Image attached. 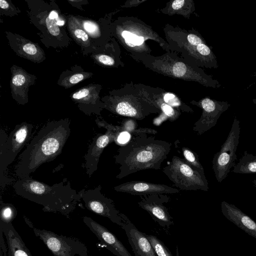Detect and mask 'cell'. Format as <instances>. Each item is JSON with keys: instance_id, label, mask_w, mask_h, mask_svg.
Masks as SVG:
<instances>
[{"instance_id": "8d00e7d4", "label": "cell", "mask_w": 256, "mask_h": 256, "mask_svg": "<svg viewBox=\"0 0 256 256\" xmlns=\"http://www.w3.org/2000/svg\"><path fill=\"white\" fill-rule=\"evenodd\" d=\"M185 2L184 0H175L172 2V7L174 10H179L184 6Z\"/></svg>"}, {"instance_id": "277c9868", "label": "cell", "mask_w": 256, "mask_h": 256, "mask_svg": "<svg viewBox=\"0 0 256 256\" xmlns=\"http://www.w3.org/2000/svg\"><path fill=\"white\" fill-rule=\"evenodd\" d=\"M33 125L22 122L16 126L9 136L0 130V186L1 190L13 180L6 174L8 166L13 162L16 156L31 138Z\"/></svg>"}, {"instance_id": "d4e9b609", "label": "cell", "mask_w": 256, "mask_h": 256, "mask_svg": "<svg viewBox=\"0 0 256 256\" xmlns=\"http://www.w3.org/2000/svg\"><path fill=\"white\" fill-rule=\"evenodd\" d=\"M158 256H172L164 244L156 236L146 234Z\"/></svg>"}, {"instance_id": "74e56055", "label": "cell", "mask_w": 256, "mask_h": 256, "mask_svg": "<svg viewBox=\"0 0 256 256\" xmlns=\"http://www.w3.org/2000/svg\"><path fill=\"white\" fill-rule=\"evenodd\" d=\"M0 8L6 12L10 11L12 8L9 3L5 0H0Z\"/></svg>"}, {"instance_id": "f35d334b", "label": "cell", "mask_w": 256, "mask_h": 256, "mask_svg": "<svg viewBox=\"0 0 256 256\" xmlns=\"http://www.w3.org/2000/svg\"><path fill=\"white\" fill-rule=\"evenodd\" d=\"M252 182L254 184V186L256 188V179L254 180Z\"/></svg>"}, {"instance_id": "6da1fadb", "label": "cell", "mask_w": 256, "mask_h": 256, "mask_svg": "<svg viewBox=\"0 0 256 256\" xmlns=\"http://www.w3.org/2000/svg\"><path fill=\"white\" fill-rule=\"evenodd\" d=\"M68 118L47 123L21 154L14 170L19 178L30 176L42 164L52 161L62 152L70 135Z\"/></svg>"}, {"instance_id": "2e32d148", "label": "cell", "mask_w": 256, "mask_h": 256, "mask_svg": "<svg viewBox=\"0 0 256 256\" xmlns=\"http://www.w3.org/2000/svg\"><path fill=\"white\" fill-rule=\"evenodd\" d=\"M122 228L126 232L135 256H156L146 234L140 232L128 217Z\"/></svg>"}, {"instance_id": "cb8c5ba5", "label": "cell", "mask_w": 256, "mask_h": 256, "mask_svg": "<svg viewBox=\"0 0 256 256\" xmlns=\"http://www.w3.org/2000/svg\"><path fill=\"white\" fill-rule=\"evenodd\" d=\"M17 215V210L15 206L10 203L0 201V223L10 224Z\"/></svg>"}, {"instance_id": "ac0fdd59", "label": "cell", "mask_w": 256, "mask_h": 256, "mask_svg": "<svg viewBox=\"0 0 256 256\" xmlns=\"http://www.w3.org/2000/svg\"><path fill=\"white\" fill-rule=\"evenodd\" d=\"M12 76L10 81L13 98L20 104H24L28 101L27 90L32 84L35 78L28 74L21 68H12Z\"/></svg>"}, {"instance_id": "9a60e30c", "label": "cell", "mask_w": 256, "mask_h": 256, "mask_svg": "<svg viewBox=\"0 0 256 256\" xmlns=\"http://www.w3.org/2000/svg\"><path fill=\"white\" fill-rule=\"evenodd\" d=\"M96 85H90L74 92L71 98L86 114H94L100 116L104 104L100 101Z\"/></svg>"}, {"instance_id": "7a4b0ae2", "label": "cell", "mask_w": 256, "mask_h": 256, "mask_svg": "<svg viewBox=\"0 0 256 256\" xmlns=\"http://www.w3.org/2000/svg\"><path fill=\"white\" fill-rule=\"evenodd\" d=\"M171 146L170 142L148 136L146 134L132 136L120 146L114 157L115 163L120 166L116 178L120 180L140 170L160 169Z\"/></svg>"}, {"instance_id": "7c38bea8", "label": "cell", "mask_w": 256, "mask_h": 256, "mask_svg": "<svg viewBox=\"0 0 256 256\" xmlns=\"http://www.w3.org/2000/svg\"><path fill=\"white\" fill-rule=\"evenodd\" d=\"M170 198L166 194H156L140 196L138 206L146 211L160 226L170 228L174 221L164 204L168 202Z\"/></svg>"}, {"instance_id": "d590c367", "label": "cell", "mask_w": 256, "mask_h": 256, "mask_svg": "<svg viewBox=\"0 0 256 256\" xmlns=\"http://www.w3.org/2000/svg\"><path fill=\"white\" fill-rule=\"evenodd\" d=\"M144 40V37L137 36L135 38L126 41L127 44H130L134 46H140L143 44Z\"/></svg>"}, {"instance_id": "3957f363", "label": "cell", "mask_w": 256, "mask_h": 256, "mask_svg": "<svg viewBox=\"0 0 256 256\" xmlns=\"http://www.w3.org/2000/svg\"><path fill=\"white\" fill-rule=\"evenodd\" d=\"M13 188L18 195L40 204L45 212L59 213L68 218L82 200L81 190L72 188L66 178L50 186L28 176L19 178Z\"/></svg>"}, {"instance_id": "9c48e42d", "label": "cell", "mask_w": 256, "mask_h": 256, "mask_svg": "<svg viewBox=\"0 0 256 256\" xmlns=\"http://www.w3.org/2000/svg\"><path fill=\"white\" fill-rule=\"evenodd\" d=\"M101 190L102 186L98 185L93 189L81 190L82 200L85 207L96 214L108 218L122 228L127 216L116 208L114 201L105 196Z\"/></svg>"}, {"instance_id": "44dd1931", "label": "cell", "mask_w": 256, "mask_h": 256, "mask_svg": "<svg viewBox=\"0 0 256 256\" xmlns=\"http://www.w3.org/2000/svg\"><path fill=\"white\" fill-rule=\"evenodd\" d=\"M96 122L99 128H104L118 133H128L134 136L141 134H154L158 133L154 129L148 128H138L136 122L132 120H126L120 126H114L108 123L103 120L96 118Z\"/></svg>"}, {"instance_id": "f546056e", "label": "cell", "mask_w": 256, "mask_h": 256, "mask_svg": "<svg viewBox=\"0 0 256 256\" xmlns=\"http://www.w3.org/2000/svg\"><path fill=\"white\" fill-rule=\"evenodd\" d=\"M163 100L164 102L172 108L174 107L176 108H180L184 112H192L190 108L187 106L182 104L176 96L171 93L166 94L164 96Z\"/></svg>"}, {"instance_id": "836d02e7", "label": "cell", "mask_w": 256, "mask_h": 256, "mask_svg": "<svg viewBox=\"0 0 256 256\" xmlns=\"http://www.w3.org/2000/svg\"><path fill=\"white\" fill-rule=\"evenodd\" d=\"M188 42L192 46H198L203 42L202 39L198 36L194 34H190L187 36Z\"/></svg>"}, {"instance_id": "e575fe53", "label": "cell", "mask_w": 256, "mask_h": 256, "mask_svg": "<svg viewBox=\"0 0 256 256\" xmlns=\"http://www.w3.org/2000/svg\"><path fill=\"white\" fill-rule=\"evenodd\" d=\"M0 247L3 253V256H8V248L4 241L3 231L1 229H0Z\"/></svg>"}, {"instance_id": "ba28073f", "label": "cell", "mask_w": 256, "mask_h": 256, "mask_svg": "<svg viewBox=\"0 0 256 256\" xmlns=\"http://www.w3.org/2000/svg\"><path fill=\"white\" fill-rule=\"evenodd\" d=\"M32 228L36 236L44 242L54 256H89L86 244L78 239L44 229L34 226Z\"/></svg>"}, {"instance_id": "1f68e13d", "label": "cell", "mask_w": 256, "mask_h": 256, "mask_svg": "<svg viewBox=\"0 0 256 256\" xmlns=\"http://www.w3.org/2000/svg\"><path fill=\"white\" fill-rule=\"evenodd\" d=\"M188 68L185 64L182 62L176 63L172 66L173 74L178 78L186 76L188 72Z\"/></svg>"}, {"instance_id": "484cf974", "label": "cell", "mask_w": 256, "mask_h": 256, "mask_svg": "<svg viewBox=\"0 0 256 256\" xmlns=\"http://www.w3.org/2000/svg\"><path fill=\"white\" fill-rule=\"evenodd\" d=\"M92 74V73L86 72L74 74L64 78L59 84L65 88H70L80 82L90 77Z\"/></svg>"}, {"instance_id": "4316f807", "label": "cell", "mask_w": 256, "mask_h": 256, "mask_svg": "<svg viewBox=\"0 0 256 256\" xmlns=\"http://www.w3.org/2000/svg\"><path fill=\"white\" fill-rule=\"evenodd\" d=\"M154 102L160 110L162 111L163 114L166 116V118L168 119L170 122H173L178 118L180 114V112L164 102L163 100H154Z\"/></svg>"}, {"instance_id": "52a82bcc", "label": "cell", "mask_w": 256, "mask_h": 256, "mask_svg": "<svg viewBox=\"0 0 256 256\" xmlns=\"http://www.w3.org/2000/svg\"><path fill=\"white\" fill-rule=\"evenodd\" d=\"M240 132V122L234 117L226 140L220 150L214 154L212 160V170L218 182H221L226 178L231 168L236 164Z\"/></svg>"}, {"instance_id": "8992f818", "label": "cell", "mask_w": 256, "mask_h": 256, "mask_svg": "<svg viewBox=\"0 0 256 256\" xmlns=\"http://www.w3.org/2000/svg\"><path fill=\"white\" fill-rule=\"evenodd\" d=\"M104 108L122 116L142 120L152 114L158 113L160 109L151 99L140 96H115L102 100Z\"/></svg>"}, {"instance_id": "4fadbf2b", "label": "cell", "mask_w": 256, "mask_h": 256, "mask_svg": "<svg viewBox=\"0 0 256 256\" xmlns=\"http://www.w3.org/2000/svg\"><path fill=\"white\" fill-rule=\"evenodd\" d=\"M83 222L106 248L116 256H132L122 242L106 228L90 217H83Z\"/></svg>"}, {"instance_id": "5bb4252c", "label": "cell", "mask_w": 256, "mask_h": 256, "mask_svg": "<svg viewBox=\"0 0 256 256\" xmlns=\"http://www.w3.org/2000/svg\"><path fill=\"white\" fill-rule=\"evenodd\" d=\"M115 191L136 196H148L156 194H174L180 192L178 188L163 184L144 181H130L114 188Z\"/></svg>"}, {"instance_id": "83f0119b", "label": "cell", "mask_w": 256, "mask_h": 256, "mask_svg": "<svg viewBox=\"0 0 256 256\" xmlns=\"http://www.w3.org/2000/svg\"><path fill=\"white\" fill-rule=\"evenodd\" d=\"M184 160L190 164L201 170L204 171V168L200 164L198 154L186 146L182 148Z\"/></svg>"}, {"instance_id": "5b68a950", "label": "cell", "mask_w": 256, "mask_h": 256, "mask_svg": "<svg viewBox=\"0 0 256 256\" xmlns=\"http://www.w3.org/2000/svg\"><path fill=\"white\" fill-rule=\"evenodd\" d=\"M162 172L174 186L182 190H208L204 171L192 166L184 158L174 156Z\"/></svg>"}, {"instance_id": "d6a6232c", "label": "cell", "mask_w": 256, "mask_h": 256, "mask_svg": "<svg viewBox=\"0 0 256 256\" xmlns=\"http://www.w3.org/2000/svg\"><path fill=\"white\" fill-rule=\"evenodd\" d=\"M96 60L101 64L106 66H113L114 60L113 58L106 54H98L94 56Z\"/></svg>"}, {"instance_id": "ab89813d", "label": "cell", "mask_w": 256, "mask_h": 256, "mask_svg": "<svg viewBox=\"0 0 256 256\" xmlns=\"http://www.w3.org/2000/svg\"><path fill=\"white\" fill-rule=\"evenodd\" d=\"M0 256H3V253L1 250H0Z\"/></svg>"}, {"instance_id": "7402d4cb", "label": "cell", "mask_w": 256, "mask_h": 256, "mask_svg": "<svg viewBox=\"0 0 256 256\" xmlns=\"http://www.w3.org/2000/svg\"><path fill=\"white\" fill-rule=\"evenodd\" d=\"M232 172L240 174H256V156L245 150L238 162L234 166Z\"/></svg>"}, {"instance_id": "4dcf8cb0", "label": "cell", "mask_w": 256, "mask_h": 256, "mask_svg": "<svg viewBox=\"0 0 256 256\" xmlns=\"http://www.w3.org/2000/svg\"><path fill=\"white\" fill-rule=\"evenodd\" d=\"M80 24L88 35L92 38H96L100 36V30L99 26L98 24L94 21L82 20Z\"/></svg>"}, {"instance_id": "e0dca14e", "label": "cell", "mask_w": 256, "mask_h": 256, "mask_svg": "<svg viewBox=\"0 0 256 256\" xmlns=\"http://www.w3.org/2000/svg\"><path fill=\"white\" fill-rule=\"evenodd\" d=\"M221 210L223 215L228 220L256 238V222L248 215L234 204L226 201L222 202Z\"/></svg>"}, {"instance_id": "8fae6325", "label": "cell", "mask_w": 256, "mask_h": 256, "mask_svg": "<svg viewBox=\"0 0 256 256\" xmlns=\"http://www.w3.org/2000/svg\"><path fill=\"white\" fill-rule=\"evenodd\" d=\"M120 133L106 130L104 134H98L93 138L84 156L86 172L90 178L98 169L100 156L104 148L110 143H117Z\"/></svg>"}, {"instance_id": "f1b7e54d", "label": "cell", "mask_w": 256, "mask_h": 256, "mask_svg": "<svg viewBox=\"0 0 256 256\" xmlns=\"http://www.w3.org/2000/svg\"><path fill=\"white\" fill-rule=\"evenodd\" d=\"M58 14L55 10L52 11L46 20V24L49 32L54 36L60 34V30L57 24Z\"/></svg>"}, {"instance_id": "603a6c76", "label": "cell", "mask_w": 256, "mask_h": 256, "mask_svg": "<svg viewBox=\"0 0 256 256\" xmlns=\"http://www.w3.org/2000/svg\"><path fill=\"white\" fill-rule=\"evenodd\" d=\"M68 27L72 36L78 42L84 46H87L90 44L89 36L82 28L78 20L70 16Z\"/></svg>"}, {"instance_id": "30bf717a", "label": "cell", "mask_w": 256, "mask_h": 256, "mask_svg": "<svg viewBox=\"0 0 256 256\" xmlns=\"http://www.w3.org/2000/svg\"><path fill=\"white\" fill-rule=\"evenodd\" d=\"M192 104L202 109V115L193 127V130L198 136L214 126L221 114L230 106L227 102L218 101L209 98H205L199 102Z\"/></svg>"}, {"instance_id": "ffe728a7", "label": "cell", "mask_w": 256, "mask_h": 256, "mask_svg": "<svg viewBox=\"0 0 256 256\" xmlns=\"http://www.w3.org/2000/svg\"><path fill=\"white\" fill-rule=\"evenodd\" d=\"M14 41L10 45L16 54L34 62H40L44 59V54L38 46L21 36L14 35Z\"/></svg>"}, {"instance_id": "d6986e66", "label": "cell", "mask_w": 256, "mask_h": 256, "mask_svg": "<svg viewBox=\"0 0 256 256\" xmlns=\"http://www.w3.org/2000/svg\"><path fill=\"white\" fill-rule=\"evenodd\" d=\"M7 242L8 256H32L12 223H0Z\"/></svg>"}]
</instances>
